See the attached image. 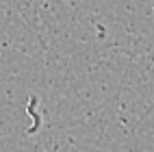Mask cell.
I'll return each instance as SVG.
<instances>
[]
</instances>
